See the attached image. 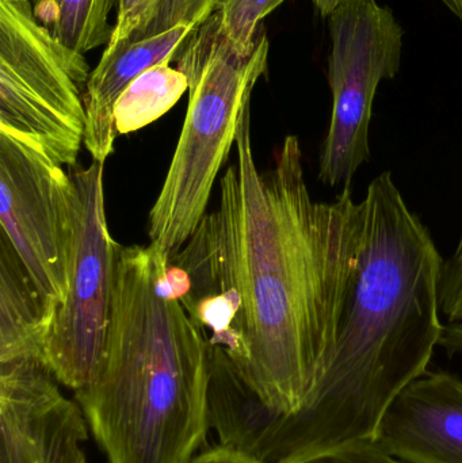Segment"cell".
I'll use <instances>...</instances> for the list:
<instances>
[{
  "instance_id": "ffe728a7",
  "label": "cell",
  "mask_w": 462,
  "mask_h": 463,
  "mask_svg": "<svg viewBox=\"0 0 462 463\" xmlns=\"http://www.w3.org/2000/svg\"><path fill=\"white\" fill-rule=\"evenodd\" d=\"M439 347L444 348L448 355L462 354V321L444 326L441 339H439Z\"/></svg>"
},
{
  "instance_id": "8992f818",
  "label": "cell",
  "mask_w": 462,
  "mask_h": 463,
  "mask_svg": "<svg viewBox=\"0 0 462 463\" xmlns=\"http://www.w3.org/2000/svg\"><path fill=\"white\" fill-rule=\"evenodd\" d=\"M404 30L379 0H346L330 16V127L319 159L320 182L349 187L371 159L369 128L380 83L401 70Z\"/></svg>"
},
{
  "instance_id": "d6986e66",
  "label": "cell",
  "mask_w": 462,
  "mask_h": 463,
  "mask_svg": "<svg viewBox=\"0 0 462 463\" xmlns=\"http://www.w3.org/2000/svg\"><path fill=\"white\" fill-rule=\"evenodd\" d=\"M192 463H260L255 461V459L250 458V457L243 456V454L238 453V451L231 450V449L219 448L213 449V450L206 451V453L201 454V456L195 457L194 461Z\"/></svg>"
},
{
  "instance_id": "7c38bea8",
  "label": "cell",
  "mask_w": 462,
  "mask_h": 463,
  "mask_svg": "<svg viewBox=\"0 0 462 463\" xmlns=\"http://www.w3.org/2000/svg\"><path fill=\"white\" fill-rule=\"evenodd\" d=\"M57 307L43 298L7 237L0 232V364H46Z\"/></svg>"
},
{
  "instance_id": "277c9868",
  "label": "cell",
  "mask_w": 462,
  "mask_h": 463,
  "mask_svg": "<svg viewBox=\"0 0 462 463\" xmlns=\"http://www.w3.org/2000/svg\"><path fill=\"white\" fill-rule=\"evenodd\" d=\"M266 33L251 54L222 34L216 11L184 43L178 70L189 81V108L167 176L148 219L149 247L168 263L206 214L220 168L235 146L241 117L268 70Z\"/></svg>"
},
{
  "instance_id": "5bb4252c",
  "label": "cell",
  "mask_w": 462,
  "mask_h": 463,
  "mask_svg": "<svg viewBox=\"0 0 462 463\" xmlns=\"http://www.w3.org/2000/svg\"><path fill=\"white\" fill-rule=\"evenodd\" d=\"M220 0H118L113 35L108 45L146 40L176 26L200 27Z\"/></svg>"
},
{
  "instance_id": "ac0fdd59",
  "label": "cell",
  "mask_w": 462,
  "mask_h": 463,
  "mask_svg": "<svg viewBox=\"0 0 462 463\" xmlns=\"http://www.w3.org/2000/svg\"><path fill=\"white\" fill-rule=\"evenodd\" d=\"M306 463H407L385 453L376 442H363Z\"/></svg>"
},
{
  "instance_id": "8fae6325",
  "label": "cell",
  "mask_w": 462,
  "mask_h": 463,
  "mask_svg": "<svg viewBox=\"0 0 462 463\" xmlns=\"http://www.w3.org/2000/svg\"><path fill=\"white\" fill-rule=\"evenodd\" d=\"M197 29L182 24L146 40L106 46L99 64L90 75L84 95V146L94 162L105 163L113 154L118 137L114 109L125 90L146 71L178 60L187 38Z\"/></svg>"
},
{
  "instance_id": "603a6c76",
  "label": "cell",
  "mask_w": 462,
  "mask_h": 463,
  "mask_svg": "<svg viewBox=\"0 0 462 463\" xmlns=\"http://www.w3.org/2000/svg\"><path fill=\"white\" fill-rule=\"evenodd\" d=\"M13 2H30V0H13Z\"/></svg>"
},
{
  "instance_id": "7402d4cb",
  "label": "cell",
  "mask_w": 462,
  "mask_h": 463,
  "mask_svg": "<svg viewBox=\"0 0 462 463\" xmlns=\"http://www.w3.org/2000/svg\"><path fill=\"white\" fill-rule=\"evenodd\" d=\"M458 19L462 24V0H441Z\"/></svg>"
},
{
  "instance_id": "9a60e30c",
  "label": "cell",
  "mask_w": 462,
  "mask_h": 463,
  "mask_svg": "<svg viewBox=\"0 0 462 463\" xmlns=\"http://www.w3.org/2000/svg\"><path fill=\"white\" fill-rule=\"evenodd\" d=\"M189 91L186 75L170 64L141 73L119 97L114 109L118 136L129 135L165 116Z\"/></svg>"
},
{
  "instance_id": "9c48e42d",
  "label": "cell",
  "mask_w": 462,
  "mask_h": 463,
  "mask_svg": "<svg viewBox=\"0 0 462 463\" xmlns=\"http://www.w3.org/2000/svg\"><path fill=\"white\" fill-rule=\"evenodd\" d=\"M42 362L0 364V463H86L89 424Z\"/></svg>"
},
{
  "instance_id": "3957f363",
  "label": "cell",
  "mask_w": 462,
  "mask_h": 463,
  "mask_svg": "<svg viewBox=\"0 0 462 463\" xmlns=\"http://www.w3.org/2000/svg\"><path fill=\"white\" fill-rule=\"evenodd\" d=\"M211 345L149 245L117 242L110 324L75 391L108 463H192L209 426Z\"/></svg>"
},
{
  "instance_id": "44dd1931",
  "label": "cell",
  "mask_w": 462,
  "mask_h": 463,
  "mask_svg": "<svg viewBox=\"0 0 462 463\" xmlns=\"http://www.w3.org/2000/svg\"><path fill=\"white\" fill-rule=\"evenodd\" d=\"M314 2L315 7L317 8L320 14L323 16H328L330 18L331 14L342 5V3L346 2V0H312Z\"/></svg>"
},
{
  "instance_id": "2e32d148",
  "label": "cell",
  "mask_w": 462,
  "mask_h": 463,
  "mask_svg": "<svg viewBox=\"0 0 462 463\" xmlns=\"http://www.w3.org/2000/svg\"><path fill=\"white\" fill-rule=\"evenodd\" d=\"M285 0H220L216 8L220 27L231 45L241 54H251L257 45L260 21Z\"/></svg>"
},
{
  "instance_id": "e0dca14e",
  "label": "cell",
  "mask_w": 462,
  "mask_h": 463,
  "mask_svg": "<svg viewBox=\"0 0 462 463\" xmlns=\"http://www.w3.org/2000/svg\"><path fill=\"white\" fill-rule=\"evenodd\" d=\"M439 307L449 323L462 321V247L442 267Z\"/></svg>"
},
{
  "instance_id": "7a4b0ae2",
  "label": "cell",
  "mask_w": 462,
  "mask_h": 463,
  "mask_svg": "<svg viewBox=\"0 0 462 463\" xmlns=\"http://www.w3.org/2000/svg\"><path fill=\"white\" fill-rule=\"evenodd\" d=\"M358 277L330 364L304 407L279 415L252 402L239 448L260 463H306L347 446L376 442L399 396L429 372L444 324L441 253L410 211L390 171L361 201Z\"/></svg>"
},
{
  "instance_id": "52a82bcc",
  "label": "cell",
  "mask_w": 462,
  "mask_h": 463,
  "mask_svg": "<svg viewBox=\"0 0 462 463\" xmlns=\"http://www.w3.org/2000/svg\"><path fill=\"white\" fill-rule=\"evenodd\" d=\"M105 163L71 167V252L67 291L46 345V366L67 388L91 383L110 324L117 241L108 232Z\"/></svg>"
},
{
  "instance_id": "ba28073f",
  "label": "cell",
  "mask_w": 462,
  "mask_h": 463,
  "mask_svg": "<svg viewBox=\"0 0 462 463\" xmlns=\"http://www.w3.org/2000/svg\"><path fill=\"white\" fill-rule=\"evenodd\" d=\"M0 224L35 288L59 307L70 269V175L5 133H0Z\"/></svg>"
},
{
  "instance_id": "cb8c5ba5",
  "label": "cell",
  "mask_w": 462,
  "mask_h": 463,
  "mask_svg": "<svg viewBox=\"0 0 462 463\" xmlns=\"http://www.w3.org/2000/svg\"><path fill=\"white\" fill-rule=\"evenodd\" d=\"M457 247H462V233H461V239H460V241H458Z\"/></svg>"
},
{
  "instance_id": "5b68a950",
  "label": "cell",
  "mask_w": 462,
  "mask_h": 463,
  "mask_svg": "<svg viewBox=\"0 0 462 463\" xmlns=\"http://www.w3.org/2000/svg\"><path fill=\"white\" fill-rule=\"evenodd\" d=\"M89 64L33 13L0 0V133L75 167L86 136Z\"/></svg>"
},
{
  "instance_id": "6da1fadb",
  "label": "cell",
  "mask_w": 462,
  "mask_h": 463,
  "mask_svg": "<svg viewBox=\"0 0 462 463\" xmlns=\"http://www.w3.org/2000/svg\"><path fill=\"white\" fill-rule=\"evenodd\" d=\"M235 151L219 205L168 261V282L250 391L273 412L292 415L316 389L338 340L360 269L363 203L350 186L334 203L312 198L296 136L260 171L251 108Z\"/></svg>"
},
{
  "instance_id": "4fadbf2b",
  "label": "cell",
  "mask_w": 462,
  "mask_h": 463,
  "mask_svg": "<svg viewBox=\"0 0 462 463\" xmlns=\"http://www.w3.org/2000/svg\"><path fill=\"white\" fill-rule=\"evenodd\" d=\"M33 13L62 43L80 52L108 45L114 26L108 22L118 0H30Z\"/></svg>"
},
{
  "instance_id": "30bf717a",
  "label": "cell",
  "mask_w": 462,
  "mask_h": 463,
  "mask_svg": "<svg viewBox=\"0 0 462 463\" xmlns=\"http://www.w3.org/2000/svg\"><path fill=\"white\" fill-rule=\"evenodd\" d=\"M407 463H462V380L428 372L393 402L376 439Z\"/></svg>"
}]
</instances>
